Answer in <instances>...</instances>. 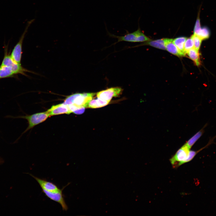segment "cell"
<instances>
[{
  "label": "cell",
  "mask_w": 216,
  "mask_h": 216,
  "mask_svg": "<svg viewBox=\"0 0 216 216\" xmlns=\"http://www.w3.org/2000/svg\"><path fill=\"white\" fill-rule=\"evenodd\" d=\"M96 94L94 93L74 94L67 96L64 99V103L68 105H74L88 108L89 102L92 99Z\"/></svg>",
  "instance_id": "1"
},
{
  "label": "cell",
  "mask_w": 216,
  "mask_h": 216,
  "mask_svg": "<svg viewBox=\"0 0 216 216\" xmlns=\"http://www.w3.org/2000/svg\"><path fill=\"white\" fill-rule=\"evenodd\" d=\"M107 32L110 37L118 39L117 42L122 41L134 42H142L151 40L149 38L145 35L139 28L137 30L132 33H127L124 35L122 36L115 35L110 33L108 31Z\"/></svg>",
  "instance_id": "2"
},
{
  "label": "cell",
  "mask_w": 216,
  "mask_h": 216,
  "mask_svg": "<svg viewBox=\"0 0 216 216\" xmlns=\"http://www.w3.org/2000/svg\"><path fill=\"white\" fill-rule=\"evenodd\" d=\"M34 19L28 21L24 31L18 42L14 46L10 55L12 58L17 63L21 64L22 53V44L25 35L28 31V28L34 22Z\"/></svg>",
  "instance_id": "3"
},
{
  "label": "cell",
  "mask_w": 216,
  "mask_h": 216,
  "mask_svg": "<svg viewBox=\"0 0 216 216\" xmlns=\"http://www.w3.org/2000/svg\"><path fill=\"white\" fill-rule=\"evenodd\" d=\"M4 56L1 65H6L10 68L16 74H21L26 75V72L29 71L23 68L21 65L14 60L11 57L8 52L7 48H5Z\"/></svg>",
  "instance_id": "4"
},
{
  "label": "cell",
  "mask_w": 216,
  "mask_h": 216,
  "mask_svg": "<svg viewBox=\"0 0 216 216\" xmlns=\"http://www.w3.org/2000/svg\"><path fill=\"white\" fill-rule=\"evenodd\" d=\"M190 151V149L184 144L170 159L172 165L175 167L184 164L188 157Z\"/></svg>",
  "instance_id": "5"
},
{
  "label": "cell",
  "mask_w": 216,
  "mask_h": 216,
  "mask_svg": "<svg viewBox=\"0 0 216 216\" xmlns=\"http://www.w3.org/2000/svg\"><path fill=\"white\" fill-rule=\"evenodd\" d=\"M50 116L47 111L37 113L30 115L22 116L21 117L26 119L28 121V126L25 132L33 128L35 126L45 121Z\"/></svg>",
  "instance_id": "6"
},
{
  "label": "cell",
  "mask_w": 216,
  "mask_h": 216,
  "mask_svg": "<svg viewBox=\"0 0 216 216\" xmlns=\"http://www.w3.org/2000/svg\"><path fill=\"white\" fill-rule=\"evenodd\" d=\"M67 185L63 187L59 191L56 192H51L44 189L42 190L46 196L50 200L59 203L61 205L62 210L67 211L68 207L64 200L63 194V190Z\"/></svg>",
  "instance_id": "7"
},
{
  "label": "cell",
  "mask_w": 216,
  "mask_h": 216,
  "mask_svg": "<svg viewBox=\"0 0 216 216\" xmlns=\"http://www.w3.org/2000/svg\"><path fill=\"white\" fill-rule=\"evenodd\" d=\"M122 89L120 87H112L97 93L98 98L101 100L110 101L113 97L119 96L122 93Z\"/></svg>",
  "instance_id": "8"
},
{
  "label": "cell",
  "mask_w": 216,
  "mask_h": 216,
  "mask_svg": "<svg viewBox=\"0 0 216 216\" xmlns=\"http://www.w3.org/2000/svg\"><path fill=\"white\" fill-rule=\"evenodd\" d=\"M47 111L50 116L64 114H69L71 113L68 106L64 103L52 106Z\"/></svg>",
  "instance_id": "9"
},
{
  "label": "cell",
  "mask_w": 216,
  "mask_h": 216,
  "mask_svg": "<svg viewBox=\"0 0 216 216\" xmlns=\"http://www.w3.org/2000/svg\"><path fill=\"white\" fill-rule=\"evenodd\" d=\"M29 174L37 181L42 189L51 192H56L60 190L52 182L38 178L32 174Z\"/></svg>",
  "instance_id": "10"
},
{
  "label": "cell",
  "mask_w": 216,
  "mask_h": 216,
  "mask_svg": "<svg viewBox=\"0 0 216 216\" xmlns=\"http://www.w3.org/2000/svg\"><path fill=\"white\" fill-rule=\"evenodd\" d=\"M165 45L166 50L168 52L178 56H182L178 48L173 42L172 39L165 38Z\"/></svg>",
  "instance_id": "11"
},
{
  "label": "cell",
  "mask_w": 216,
  "mask_h": 216,
  "mask_svg": "<svg viewBox=\"0 0 216 216\" xmlns=\"http://www.w3.org/2000/svg\"><path fill=\"white\" fill-rule=\"evenodd\" d=\"M16 75L9 67L4 65L0 66V79L13 77Z\"/></svg>",
  "instance_id": "12"
},
{
  "label": "cell",
  "mask_w": 216,
  "mask_h": 216,
  "mask_svg": "<svg viewBox=\"0 0 216 216\" xmlns=\"http://www.w3.org/2000/svg\"><path fill=\"white\" fill-rule=\"evenodd\" d=\"M187 38L184 37L177 38L173 39V42L178 48L182 56H184L185 53L184 51V44Z\"/></svg>",
  "instance_id": "13"
},
{
  "label": "cell",
  "mask_w": 216,
  "mask_h": 216,
  "mask_svg": "<svg viewBox=\"0 0 216 216\" xmlns=\"http://www.w3.org/2000/svg\"><path fill=\"white\" fill-rule=\"evenodd\" d=\"M206 126V124L201 129L195 134L184 144L190 149L193 145L202 135L204 132V128Z\"/></svg>",
  "instance_id": "14"
},
{
  "label": "cell",
  "mask_w": 216,
  "mask_h": 216,
  "mask_svg": "<svg viewBox=\"0 0 216 216\" xmlns=\"http://www.w3.org/2000/svg\"><path fill=\"white\" fill-rule=\"evenodd\" d=\"M110 102L98 98L96 99L92 100L88 104V108H96L101 107L108 105Z\"/></svg>",
  "instance_id": "15"
},
{
  "label": "cell",
  "mask_w": 216,
  "mask_h": 216,
  "mask_svg": "<svg viewBox=\"0 0 216 216\" xmlns=\"http://www.w3.org/2000/svg\"><path fill=\"white\" fill-rule=\"evenodd\" d=\"M186 53L189 58L194 62L197 66L200 65V61L199 50L194 47L189 50Z\"/></svg>",
  "instance_id": "16"
},
{
  "label": "cell",
  "mask_w": 216,
  "mask_h": 216,
  "mask_svg": "<svg viewBox=\"0 0 216 216\" xmlns=\"http://www.w3.org/2000/svg\"><path fill=\"white\" fill-rule=\"evenodd\" d=\"M144 44L149 45L153 47L163 50H165V38L158 39L152 41H148Z\"/></svg>",
  "instance_id": "17"
},
{
  "label": "cell",
  "mask_w": 216,
  "mask_h": 216,
  "mask_svg": "<svg viewBox=\"0 0 216 216\" xmlns=\"http://www.w3.org/2000/svg\"><path fill=\"white\" fill-rule=\"evenodd\" d=\"M210 35V31L206 27H204L201 29L197 36L202 40L208 38Z\"/></svg>",
  "instance_id": "18"
},
{
  "label": "cell",
  "mask_w": 216,
  "mask_h": 216,
  "mask_svg": "<svg viewBox=\"0 0 216 216\" xmlns=\"http://www.w3.org/2000/svg\"><path fill=\"white\" fill-rule=\"evenodd\" d=\"M191 38L193 40L194 48L199 50L202 40L198 36L194 34L192 35Z\"/></svg>",
  "instance_id": "19"
},
{
  "label": "cell",
  "mask_w": 216,
  "mask_h": 216,
  "mask_svg": "<svg viewBox=\"0 0 216 216\" xmlns=\"http://www.w3.org/2000/svg\"><path fill=\"white\" fill-rule=\"evenodd\" d=\"M194 47V43L191 38H187L184 44V51L185 54L190 50Z\"/></svg>",
  "instance_id": "20"
},
{
  "label": "cell",
  "mask_w": 216,
  "mask_h": 216,
  "mask_svg": "<svg viewBox=\"0 0 216 216\" xmlns=\"http://www.w3.org/2000/svg\"><path fill=\"white\" fill-rule=\"evenodd\" d=\"M198 14V16L196 21L194 29V34L197 35L199 34L201 29V26L200 19Z\"/></svg>",
  "instance_id": "21"
}]
</instances>
